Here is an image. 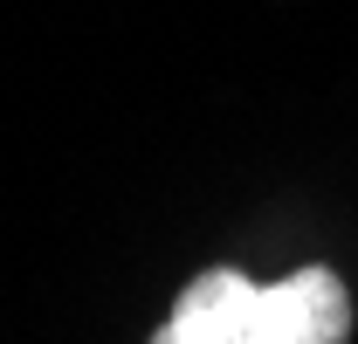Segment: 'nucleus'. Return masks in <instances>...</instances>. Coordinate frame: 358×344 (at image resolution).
<instances>
[{
  "label": "nucleus",
  "instance_id": "1",
  "mask_svg": "<svg viewBox=\"0 0 358 344\" xmlns=\"http://www.w3.org/2000/svg\"><path fill=\"white\" fill-rule=\"evenodd\" d=\"M352 296L331 268H296L282 282H248L241 268H207L179 289L152 344H345Z\"/></svg>",
  "mask_w": 358,
  "mask_h": 344
}]
</instances>
